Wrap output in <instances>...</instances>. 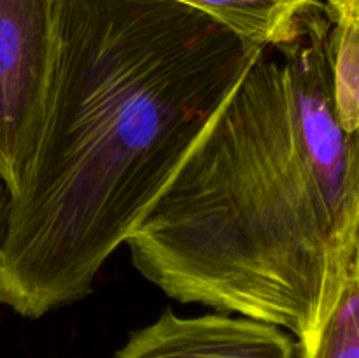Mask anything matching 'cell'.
I'll list each match as a JSON object with an SVG mask.
<instances>
[{
    "mask_svg": "<svg viewBox=\"0 0 359 358\" xmlns=\"http://www.w3.org/2000/svg\"><path fill=\"white\" fill-rule=\"evenodd\" d=\"M198 9L263 48H277L298 34L319 0H174Z\"/></svg>",
    "mask_w": 359,
    "mask_h": 358,
    "instance_id": "6",
    "label": "cell"
},
{
    "mask_svg": "<svg viewBox=\"0 0 359 358\" xmlns=\"http://www.w3.org/2000/svg\"><path fill=\"white\" fill-rule=\"evenodd\" d=\"M298 340L286 330L224 312L182 318L170 309L130 333L112 358H297Z\"/></svg>",
    "mask_w": 359,
    "mask_h": 358,
    "instance_id": "5",
    "label": "cell"
},
{
    "mask_svg": "<svg viewBox=\"0 0 359 358\" xmlns=\"http://www.w3.org/2000/svg\"><path fill=\"white\" fill-rule=\"evenodd\" d=\"M330 20L319 2L304 16L298 34L279 51L298 144L328 206L339 248L359 255L358 133L340 126L328 60Z\"/></svg>",
    "mask_w": 359,
    "mask_h": 358,
    "instance_id": "3",
    "label": "cell"
},
{
    "mask_svg": "<svg viewBox=\"0 0 359 358\" xmlns=\"http://www.w3.org/2000/svg\"><path fill=\"white\" fill-rule=\"evenodd\" d=\"M125 244L135 269L179 302L297 340L330 314L359 255L337 244L279 55L256 56Z\"/></svg>",
    "mask_w": 359,
    "mask_h": 358,
    "instance_id": "2",
    "label": "cell"
},
{
    "mask_svg": "<svg viewBox=\"0 0 359 358\" xmlns=\"http://www.w3.org/2000/svg\"><path fill=\"white\" fill-rule=\"evenodd\" d=\"M56 48V0H0V178L9 193L41 133Z\"/></svg>",
    "mask_w": 359,
    "mask_h": 358,
    "instance_id": "4",
    "label": "cell"
},
{
    "mask_svg": "<svg viewBox=\"0 0 359 358\" xmlns=\"http://www.w3.org/2000/svg\"><path fill=\"white\" fill-rule=\"evenodd\" d=\"M328 60L337 118L347 133H358L359 21L330 23Z\"/></svg>",
    "mask_w": 359,
    "mask_h": 358,
    "instance_id": "8",
    "label": "cell"
},
{
    "mask_svg": "<svg viewBox=\"0 0 359 358\" xmlns=\"http://www.w3.org/2000/svg\"><path fill=\"white\" fill-rule=\"evenodd\" d=\"M325 11L330 23L359 21V0H326Z\"/></svg>",
    "mask_w": 359,
    "mask_h": 358,
    "instance_id": "9",
    "label": "cell"
},
{
    "mask_svg": "<svg viewBox=\"0 0 359 358\" xmlns=\"http://www.w3.org/2000/svg\"><path fill=\"white\" fill-rule=\"evenodd\" d=\"M297 358H359V262L347 272L330 314L298 339Z\"/></svg>",
    "mask_w": 359,
    "mask_h": 358,
    "instance_id": "7",
    "label": "cell"
},
{
    "mask_svg": "<svg viewBox=\"0 0 359 358\" xmlns=\"http://www.w3.org/2000/svg\"><path fill=\"white\" fill-rule=\"evenodd\" d=\"M7 206H9V190L4 179L0 178V235H2L4 223H6L7 216Z\"/></svg>",
    "mask_w": 359,
    "mask_h": 358,
    "instance_id": "10",
    "label": "cell"
},
{
    "mask_svg": "<svg viewBox=\"0 0 359 358\" xmlns=\"http://www.w3.org/2000/svg\"><path fill=\"white\" fill-rule=\"evenodd\" d=\"M263 49L174 0H56L41 133L0 235V304L37 319L86 297Z\"/></svg>",
    "mask_w": 359,
    "mask_h": 358,
    "instance_id": "1",
    "label": "cell"
}]
</instances>
